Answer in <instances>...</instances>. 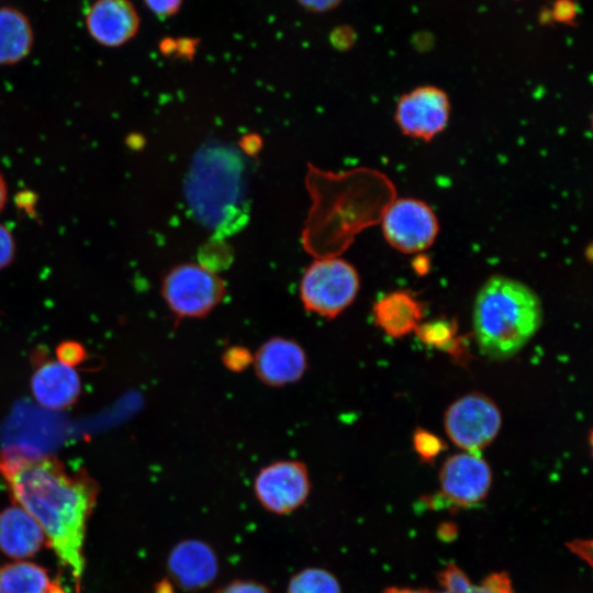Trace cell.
<instances>
[{"label":"cell","instance_id":"cell-1","mask_svg":"<svg viewBox=\"0 0 593 593\" xmlns=\"http://www.w3.org/2000/svg\"><path fill=\"white\" fill-rule=\"evenodd\" d=\"M0 474L13 496L43 529L49 546L78 579L87 521L97 503L99 486L85 471L70 472L52 455L3 452Z\"/></svg>","mask_w":593,"mask_h":593},{"label":"cell","instance_id":"cell-2","mask_svg":"<svg viewBox=\"0 0 593 593\" xmlns=\"http://www.w3.org/2000/svg\"><path fill=\"white\" fill-rule=\"evenodd\" d=\"M537 293L519 280L492 276L480 288L473 304L472 325L479 350L491 360L517 355L542 323Z\"/></svg>","mask_w":593,"mask_h":593},{"label":"cell","instance_id":"cell-3","mask_svg":"<svg viewBox=\"0 0 593 593\" xmlns=\"http://www.w3.org/2000/svg\"><path fill=\"white\" fill-rule=\"evenodd\" d=\"M360 287L357 270L338 257L315 259L300 282L304 309L325 318H335L356 299Z\"/></svg>","mask_w":593,"mask_h":593},{"label":"cell","instance_id":"cell-4","mask_svg":"<svg viewBox=\"0 0 593 593\" xmlns=\"http://www.w3.org/2000/svg\"><path fill=\"white\" fill-rule=\"evenodd\" d=\"M163 298L178 318L206 316L225 294L224 281L210 268L183 264L164 278Z\"/></svg>","mask_w":593,"mask_h":593},{"label":"cell","instance_id":"cell-5","mask_svg":"<svg viewBox=\"0 0 593 593\" xmlns=\"http://www.w3.org/2000/svg\"><path fill=\"white\" fill-rule=\"evenodd\" d=\"M444 426L457 447L463 451L479 452L497 436L502 414L489 396L478 392L468 393L447 407Z\"/></svg>","mask_w":593,"mask_h":593},{"label":"cell","instance_id":"cell-6","mask_svg":"<svg viewBox=\"0 0 593 593\" xmlns=\"http://www.w3.org/2000/svg\"><path fill=\"white\" fill-rule=\"evenodd\" d=\"M311 481L306 466L298 460H280L259 470L254 492L270 513L286 515L301 507L309 497Z\"/></svg>","mask_w":593,"mask_h":593},{"label":"cell","instance_id":"cell-7","mask_svg":"<svg viewBox=\"0 0 593 593\" xmlns=\"http://www.w3.org/2000/svg\"><path fill=\"white\" fill-rule=\"evenodd\" d=\"M438 228L437 217L430 206L413 198L394 201L382 219V231L388 243L406 254L428 248Z\"/></svg>","mask_w":593,"mask_h":593},{"label":"cell","instance_id":"cell-8","mask_svg":"<svg viewBox=\"0 0 593 593\" xmlns=\"http://www.w3.org/2000/svg\"><path fill=\"white\" fill-rule=\"evenodd\" d=\"M491 484V468L478 452L463 451L448 457L439 472L441 497L461 508L480 504Z\"/></svg>","mask_w":593,"mask_h":593},{"label":"cell","instance_id":"cell-9","mask_svg":"<svg viewBox=\"0 0 593 593\" xmlns=\"http://www.w3.org/2000/svg\"><path fill=\"white\" fill-rule=\"evenodd\" d=\"M449 114L446 92L434 86H421L400 98L395 121L405 135L428 141L444 131Z\"/></svg>","mask_w":593,"mask_h":593},{"label":"cell","instance_id":"cell-10","mask_svg":"<svg viewBox=\"0 0 593 593\" xmlns=\"http://www.w3.org/2000/svg\"><path fill=\"white\" fill-rule=\"evenodd\" d=\"M85 25L90 37L104 47H119L138 32L141 18L131 0H94Z\"/></svg>","mask_w":593,"mask_h":593},{"label":"cell","instance_id":"cell-11","mask_svg":"<svg viewBox=\"0 0 593 593\" xmlns=\"http://www.w3.org/2000/svg\"><path fill=\"white\" fill-rule=\"evenodd\" d=\"M258 379L270 387H283L299 381L307 367L304 349L295 340L272 337L253 357Z\"/></svg>","mask_w":593,"mask_h":593},{"label":"cell","instance_id":"cell-12","mask_svg":"<svg viewBox=\"0 0 593 593\" xmlns=\"http://www.w3.org/2000/svg\"><path fill=\"white\" fill-rule=\"evenodd\" d=\"M167 569L171 579L182 590L193 592L214 581L219 562L209 544L199 539H186L170 550Z\"/></svg>","mask_w":593,"mask_h":593},{"label":"cell","instance_id":"cell-13","mask_svg":"<svg viewBox=\"0 0 593 593\" xmlns=\"http://www.w3.org/2000/svg\"><path fill=\"white\" fill-rule=\"evenodd\" d=\"M31 389L33 396L42 406L61 410L75 403L80 394L81 384L74 367L58 360H49L34 371Z\"/></svg>","mask_w":593,"mask_h":593},{"label":"cell","instance_id":"cell-14","mask_svg":"<svg viewBox=\"0 0 593 593\" xmlns=\"http://www.w3.org/2000/svg\"><path fill=\"white\" fill-rule=\"evenodd\" d=\"M38 523L24 508L15 504L0 513V550L21 560L34 556L45 542Z\"/></svg>","mask_w":593,"mask_h":593},{"label":"cell","instance_id":"cell-15","mask_svg":"<svg viewBox=\"0 0 593 593\" xmlns=\"http://www.w3.org/2000/svg\"><path fill=\"white\" fill-rule=\"evenodd\" d=\"M373 321L388 336L401 338L415 332L424 310L422 303L407 291H393L382 295L373 305Z\"/></svg>","mask_w":593,"mask_h":593},{"label":"cell","instance_id":"cell-16","mask_svg":"<svg viewBox=\"0 0 593 593\" xmlns=\"http://www.w3.org/2000/svg\"><path fill=\"white\" fill-rule=\"evenodd\" d=\"M33 44L34 32L29 18L15 7H0V65L21 61Z\"/></svg>","mask_w":593,"mask_h":593},{"label":"cell","instance_id":"cell-17","mask_svg":"<svg viewBox=\"0 0 593 593\" xmlns=\"http://www.w3.org/2000/svg\"><path fill=\"white\" fill-rule=\"evenodd\" d=\"M0 593H65L38 564L16 561L0 567Z\"/></svg>","mask_w":593,"mask_h":593},{"label":"cell","instance_id":"cell-18","mask_svg":"<svg viewBox=\"0 0 593 593\" xmlns=\"http://www.w3.org/2000/svg\"><path fill=\"white\" fill-rule=\"evenodd\" d=\"M287 593H342L333 573L322 568H306L293 574Z\"/></svg>","mask_w":593,"mask_h":593},{"label":"cell","instance_id":"cell-19","mask_svg":"<svg viewBox=\"0 0 593 593\" xmlns=\"http://www.w3.org/2000/svg\"><path fill=\"white\" fill-rule=\"evenodd\" d=\"M438 581L448 593H477V585L454 563H448L438 573Z\"/></svg>","mask_w":593,"mask_h":593},{"label":"cell","instance_id":"cell-20","mask_svg":"<svg viewBox=\"0 0 593 593\" xmlns=\"http://www.w3.org/2000/svg\"><path fill=\"white\" fill-rule=\"evenodd\" d=\"M413 446L418 457L425 462L434 461L446 448L445 443L435 434L416 428L413 434Z\"/></svg>","mask_w":593,"mask_h":593},{"label":"cell","instance_id":"cell-21","mask_svg":"<svg viewBox=\"0 0 593 593\" xmlns=\"http://www.w3.org/2000/svg\"><path fill=\"white\" fill-rule=\"evenodd\" d=\"M416 334L428 345L443 347L454 337L452 324L446 321H436L426 324H419Z\"/></svg>","mask_w":593,"mask_h":593},{"label":"cell","instance_id":"cell-22","mask_svg":"<svg viewBox=\"0 0 593 593\" xmlns=\"http://www.w3.org/2000/svg\"><path fill=\"white\" fill-rule=\"evenodd\" d=\"M478 593H515L511 579L505 572L489 574L481 584L477 585Z\"/></svg>","mask_w":593,"mask_h":593},{"label":"cell","instance_id":"cell-23","mask_svg":"<svg viewBox=\"0 0 593 593\" xmlns=\"http://www.w3.org/2000/svg\"><path fill=\"white\" fill-rule=\"evenodd\" d=\"M549 15L555 22L564 25H574L578 16V9L573 0H555Z\"/></svg>","mask_w":593,"mask_h":593},{"label":"cell","instance_id":"cell-24","mask_svg":"<svg viewBox=\"0 0 593 593\" xmlns=\"http://www.w3.org/2000/svg\"><path fill=\"white\" fill-rule=\"evenodd\" d=\"M57 360L74 367L79 365L86 358V350L82 345L77 342H64L56 349Z\"/></svg>","mask_w":593,"mask_h":593},{"label":"cell","instance_id":"cell-25","mask_svg":"<svg viewBox=\"0 0 593 593\" xmlns=\"http://www.w3.org/2000/svg\"><path fill=\"white\" fill-rule=\"evenodd\" d=\"M223 362L232 371H242L253 362V357L248 349L234 346L224 353Z\"/></svg>","mask_w":593,"mask_h":593},{"label":"cell","instance_id":"cell-26","mask_svg":"<svg viewBox=\"0 0 593 593\" xmlns=\"http://www.w3.org/2000/svg\"><path fill=\"white\" fill-rule=\"evenodd\" d=\"M184 0H143L146 8L156 16L167 19L176 15Z\"/></svg>","mask_w":593,"mask_h":593},{"label":"cell","instance_id":"cell-27","mask_svg":"<svg viewBox=\"0 0 593 593\" xmlns=\"http://www.w3.org/2000/svg\"><path fill=\"white\" fill-rule=\"evenodd\" d=\"M215 593H271V591L253 580H234L219 588Z\"/></svg>","mask_w":593,"mask_h":593},{"label":"cell","instance_id":"cell-28","mask_svg":"<svg viewBox=\"0 0 593 593\" xmlns=\"http://www.w3.org/2000/svg\"><path fill=\"white\" fill-rule=\"evenodd\" d=\"M14 256V240L11 232L0 224V269L7 267Z\"/></svg>","mask_w":593,"mask_h":593},{"label":"cell","instance_id":"cell-29","mask_svg":"<svg viewBox=\"0 0 593 593\" xmlns=\"http://www.w3.org/2000/svg\"><path fill=\"white\" fill-rule=\"evenodd\" d=\"M301 8L312 13H326L338 8L344 0H294Z\"/></svg>","mask_w":593,"mask_h":593},{"label":"cell","instance_id":"cell-30","mask_svg":"<svg viewBox=\"0 0 593 593\" xmlns=\"http://www.w3.org/2000/svg\"><path fill=\"white\" fill-rule=\"evenodd\" d=\"M355 33L354 30L348 26H339L334 30L332 34V40L340 45H349L354 42Z\"/></svg>","mask_w":593,"mask_h":593},{"label":"cell","instance_id":"cell-31","mask_svg":"<svg viewBox=\"0 0 593 593\" xmlns=\"http://www.w3.org/2000/svg\"><path fill=\"white\" fill-rule=\"evenodd\" d=\"M383 593H448L443 592H432L428 590H414V589H400V588H388Z\"/></svg>","mask_w":593,"mask_h":593},{"label":"cell","instance_id":"cell-32","mask_svg":"<svg viewBox=\"0 0 593 593\" xmlns=\"http://www.w3.org/2000/svg\"><path fill=\"white\" fill-rule=\"evenodd\" d=\"M588 542L574 541L573 544H569V546L571 550H573L577 555L581 556L582 558H590V556H588L583 549Z\"/></svg>","mask_w":593,"mask_h":593},{"label":"cell","instance_id":"cell-33","mask_svg":"<svg viewBox=\"0 0 593 593\" xmlns=\"http://www.w3.org/2000/svg\"><path fill=\"white\" fill-rule=\"evenodd\" d=\"M155 593H174L171 583L168 580H161L156 584Z\"/></svg>","mask_w":593,"mask_h":593},{"label":"cell","instance_id":"cell-34","mask_svg":"<svg viewBox=\"0 0 593 593\" xmlns=\"http://www.w3.org/2000/svg\"><path fill=\"white\" fill-rule=\"evenodd\" d=\"M5 200H7V186L2 176L0 175V212L4 206Z\"/></svg>","mask_w":593,"mask_h":593}]
</instances>
